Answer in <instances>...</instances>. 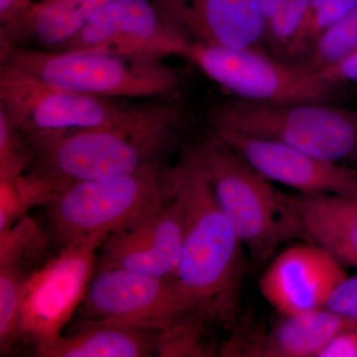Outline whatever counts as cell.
I'll return each instance as SVG.
<instances>
[{"instance_id":"obj_1","label":"cell","mask_w":357,"mask_h":357,"mask_svg":"<svg viewBox=\"0 0 357 357\" xmlns=\"http://www.w3.org/2000/svg\"><path fill=\"white\" fill-rule=\"evenodd\" d=\"M170 192L184 208V245L176 280L197 326L236 324L244 273L243 243L218 206L197 151L168 171Z\"/></svg>"},{"instance_id":"obj_2","label":"cell","mask_w":357,"mask_h":357,"mask_svg":"<svg viewBox=\"0 0 357 357\" xmlns=\"http://www.w3.org/2000/svg\"><path fill=\"white\" fill-rule=\"evenodd\" d=\"M177 105L130 109L109 126L69 132L23 135L32 172L68 181L128 175L159 162L178 128Z\"/></svg>"},{"instance_id":"obj_3","label":"cell","mask_w":357,"mask_h":357,"mask_svg":"<svg viewBox=\"0 0 357 357\" xmlns=\"http://www.w3.org/2000/svg\"><path fill=\"white\" fill-rule=\"evenodd\" d=\"M1 64L57 88L100 98L173 96L177 70L158 59L102 51L1 48Z\"/></svg>"},{"instance_id":"obj_4","label":"cell","mask_w":357,"mask_h":357,"mask_svg":"<svg viewBox=\"0 0 357 357\" xmlns=\"http://www.w3.org/2000/svg\"><path fill=\"white\" fill-rule=\"evenodd\" d=\"M197 151L218 206L255 261L272 259L283 241L301 234L292 196H284L215 135Z\"/></svg>"},{"instance_id":"obj_5","label":"cell","mask_w":357,"mask_h":357,"mask_svg":"<svg viewBox=\"0 0 357 357\" xmlns=\"http://www.w3.org/2000/svg\"><path fill=\"white\" fill-rule=\"evenodd\" d=\"M169 196L168 171L160 162L119 177L69 181L47 204L49 229L64 248L76 239L126 229Z\"/></svg>"},{"instance_id":"obj_6","label":"cell","mask_w":357,"mask_h":357,"mask_svg":"<svg viewBox=\"0 0 357 357\" xmlns=\"http://www.w3.org/2000/svg\"><path fill=\"white\" fill-rule=\"evenodd\" d=\"M211 126L280 141L332 163L357 161V112L326 102L270 103L236 98L213 110Z\"/></svg>"},{"instance_id":"obj_7","label":"cell","mask_w":357,"mask_h":357,"mask_svg":"<svg viewBox=\"0 0 357 357\" xmlns=\"http://www.w3.org/2000/svg\"><path fill=\"white\" fill-rule=\"evenodd\" d=\"M185 57L236 98L249 102H326L335 86L303 66L286 64L256 49L191 42Z\"/></svg>"},{"instance_id":"obj_8","label":"cell","mask_w":357,"mask_h":357,"mask_svg":"<svg viewBox=\"0 0 357 357\" xmlns=\"http://www.w3.org/2000/svg\"><path fill=\"white\" fill-rule=\"evenodd\" d=\"M109 236L76 239L30 275L21 298L17 338L32 342L36 349L62 335L95 274L96 250Z\"/></svg>"},{"instance_id":"obj_9","label":"cell","mask_w":357,"mask_h":357,"mask_svg":"<svg viewBox=\"0 0 357 357\" xmlns=\"http://www.w3.org/2000/svg\"><path fill=\"white\" fill-rule=\"evenodd\" d=\"M81 312L83 323L112 324L152 332L195 325L176 279L122 269L95 272Z\"/></svg>"},{"instance_id":"obj_10","label":"cell","mask_w":357,"mask_h":357,"mask_svg":"<svg viewBox=\"0 0 357 357\" xmlns=\"http://www.w3.org/2000/svg\"><path fill=\"white\" fill-rule=\"evenodd\" d=\"M0 107L23 135L109 126L130 110L109 98L43 83L6 64L0 67Z\"/></svg>"},{"instance_id":"obj_11","label":"cell","mask_w":357,"mask_h":357,"mask_svg":"<svg viewBox=\"0 0 357 357\" xmlns=\"http://www.w3.org/2000/svg\"><path fill=\"white\" fill-rule=\"evenodd\" d=\"M191 42L159 4L112 0L55 51H102L162 60L185 56Z\"/></svg>"},{"instance_id":"obj_12","label":"cell","mask_w":357,"mask_h":357,"mask_svg":"<svg viewBox=\"0 0 357 357\" xmlns=\"http://www.w3.org/2000/svg\"><path fill=\"white\" fill-rule=\"evenodd\" d=\"M185 230L184 208L170 192L169 198L153 211L107 236L96 259L95 272L122 269L175 279Z\"/></svg>"},{"instance_id":"obj_13","label":"cell","mask_w":357,"mask_h":357,"mask_svg":"<svg viewBox=\"0 0 357 357\" xmlns=\"http://www.w3.org/2000/svg\"><path fill=\"white\" fill-rule=\"evenodd\" d=\"M213 134L270 182L287 185L303 195L357 194V173L342 164L316 158L280 141L225 128Z\"/></svg>"},{"instance_id":"obj_14","label":"cell","mask_w":357,"mask_h":357,"mask_svg":"<svg viewBox=\"0 0 357 357\" xmlns=\"http://www.w3.org/2000/svg\"><path fill=\"white\" fill-rule=\"evenodd\" d=\"M344 264L318 244H298L274 256L260 277L259 290L280 314L326 307L347 278Z\"/></svg>"},{"instance_id":"obj_15","label":"cell","mask_w":357,"mask_h":357,"mask_svg":"<svg viewBox=\"0 0 357 357\" xmlns=\"http://www.w3.org/2000/svg\"><path fill=\"white\" fill-rule=\"evenodd\" d=\"M184 27L201 43L229 49H255L267 36L260 0H191Z\"/></svg>"},{"instance_id":"obj_16","label":"cell","mask_w":357,"mask_h":357,"mask_svg":"<svg viewBox=\"0 0 357 357\" xmlns=\"http://www.w3.org/2000/svg\"><path fill=\"white\" fill-rule=\"evenodd\" d=\"M301 234L330 251L342 264L357 267V201L337 195L292 196Z\"/></svg>"},{"instance_id":"obj_17","label":"cell","mask_w":357,"mask_h":357,"mask_svg":"<svg viewBox=\"0 0 357 357\" xmlns=\"http://www.w3.org/2000/svg\"><path fill=\"white\" fill-rule=\"evenodd\" d=\"M162 333L112 324L82 323L79 330L35 349L42 357H142L158 351Z\"/></svg>"},{"instance_id":"obj_18","label":"cell","mask_w":357,"mask_h":357,"mask_svg":"<svg viewBox=\"0 0 357 357\" xmlns=\"http://www.w3.org/2000/svg\"><path fill=\"white\" fill-rule=\"evenodd\" d=\"M281 316L264 337L248 345V356L318 357L335 335L354 324L326 307Z\"/></svg>"},{"instance_id":"obj_19","label":"cell","mask_w":357,"mask_h":357,"mask_svg":"<svg viewBox=\"0 0 357 357\" xmlns=\"http://www.w3.org/2000/svg\"><path fill=\"white\" fill-rule=\"evenodd\" d=\"M112 0H38L6 37L1 48L32 39L42 50H58L98 10Z\"/></svg>"},{"instance_id":"obj_20","label":"cell","mask_w":357,"mask_h":357,"mask_svg":"<svg viewBox=\"0 0 357 357\" xmlns=\"http://www.w3.org/2000/svg\"><path fill=\"white\" fill-rule=\"evenodd\" d=\"M41 249L21 238L0 241V344L1 347L17 340L18 317L26 281L36 269Z\"/></svg>"},{"instance_id":"obj_21","label":"cell","mask_w":357,"mask_h":357,"mask_svg":"<svg viewBox=\"0 0 357 357\" xmlns=\"http://www.w3.org/2000/svg\"><path fill=\"white\" fill-rule=\"evenodd\" d=\"M68 182L36 172L0 178V231L13 227L30 208L51 203Z\"/></svg>"},{"instance_id":"obj_22","label":"cell","mask_w":357,"mask_h":357,"mask_svg":"<svg viewBox=\"0 0 357 357\" xmlns=\"http://www.w3.org/2000/svg\"><path fill=\"white\" fill-rule=\"evenodd\" d=\"M357 51V6L321 33L305 52L301 66L314 73L337 64Z\"/></svg>"},{"instance_id":"obj_23","label":"cell","mask_w":357,"mask_h":357,"mask_svg":"<svg viewBox=\"0 0 357 357\" xmlns=\"http://www.w3.org/2000/svg\"><path fill=\"white\" fill-rule=\"evenodd\" d=\"M357 6V0H312L306 18L289 54H304L326 29Z\"/></svg>"},{"instance_id":"obj_24","label":"cell","mask_w":357,"mask_h":357,"mask_svg":"<svg viewBox=\"0 0 357 357\" xmlns=\"http://www.w3.org/2000/svg\"><path fill=\"white\" fill-rule=\"evenodd\" d=\"M21 134L0 107V178L20 176L31 164V151Z\"/></svg>"},{"instance_id":"obj_25","label":"cell","mask_w":357,"mask_h":357,"mask_svg":"<svg viewBox=\"0 0 357 357\" xmlns=\"http://www.w3.org/2000/svg\"><path fill=\"white\" fill-rule=\"evenodd\" d=\"M311 3L312 0H281L279 10L268 22L266 39L277 49L289 53Z\"/></svg>"},{"instance_id":"obj_26","label":"cell","mask_w":357,"mask_h":357,"mask_svg":"<svg viewBox=\"0 0 357 357\" xmlns=\"http://www.w3.org/2000/svg\"><path fill=\"white\" fill-rule=\"evenodd\" d=\"M326 307L349 321L357 323V274L347 276L335 289Z\"/></svg>"},{"instance_id":"obj_27","label":"cell","mask_w":357,"mask_h":357,"mask_svg":"<svg viewBox=\"0 0 357 357\" xmlns=\"http://www.w3.org/2000/svg\"><path fill=\"white\" fill-rule=\"evenodd\" d=\"M318 357H357V323L335 335Z\"/></svg>"},{"instance_id":"obj_28","label":"cell","mask_w":357,"mask_h":357,"mask_svg":"<svg viewBox=\"0 0 357 357\" xmlns=\"http://www.w3.org/2000/svg\"><path fill=\"white\" fill-rule=\"evenodd\" d=\"M317 74L333 86L342 82L357 83V51L340 61L337 64L326 68Z\"/></svg>"},{"instance_id":"obj_29","label":"cell","mask_w":357,"mask_h":357,"mask_svg":"<svg viewBox=\"0 0 357 357\" xmlns=\"http://www.w3.org/2000/svg\"><path fill=\"white\" fill-rule=\"evenodd\" d=\"M31 0H0L1 38L6 36L27 13Z\"/></svg>"},{"instance_id":"obj_30","label":"cell","mask_w":357,"mask_h":357,"mask_svg":"<svg viewBox=\"0 0 357 357\" xmlns=\"http://www.w3.org/2000/svg\"><path fill=\"white\" fill-rule=\"evenodd\" d=\"M280 4L281 0H260V6H261L262 13L264 14L267 24L279 10Z\"/></svg>"},{"instance_id":"obj_31","label":"cell","mask_w":357,"mask_h":357,"mask_svg":"<svg viewBox=\"0 0 357 357\" xmlns=\"http://www.w3.org/2000/svg\"><path fill=\"white\" fill-rule=\"evenodd\" d=\"M351 198L356 199V201H357V194L356 195V196H354V197H351Z\"/></svg>"},{"instance_id":"obj_32","label":"cell","mask_w":357,"mask_h":357,"mask_svg":"<svg viewBox=\"0 0 357 357\" xmlns=\"http://www.w3.org/2000/svg\"><path fill=\"white\" fill-rule=\"evenodd\" d=\"M189 1H191V0H189Z\"/></svg>"}]
</instances>
